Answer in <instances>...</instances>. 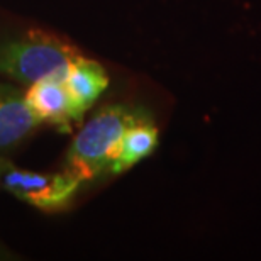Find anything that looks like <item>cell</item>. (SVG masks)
<instances>
[{"instance_id":"cell-1","label":"cell","mask_w":261,"mask_h":261,"mask_svg":"<svg viewBox=\"0 0 261 261\" xmlns=\"http://www.w3.org/2000/svg\"><path fill=\"white\" fill-rule=\"evenodd\" d=\"M146 119L141 111L126 106L100 109L73 139L65 160V173L83 184L103 170H111L124 134Z\"/></svg>"},{"instance_id":"cell-2","label":"cell","mask_w":261,"mask_h":261,"mask_svg":"<svg viewBox=\"0 0 261 261\" xmlns=\"http://www.w3.org/2000/svg\"><path fill=\"white\" fill-rule=\"evenodd\" d=\"M80 53L70 41L41 29L0 43V73L20 83L39 80L65 82Z\"/></svg>"},{"instance_id":"cell-3","label":"cell","mask_w":261,"mask_h":261,"mask_svg":"<svg viewBox=\"0 0 261 261\" xmlns=\"http://www.w3.org/2000/svg\"><path fill=\"white\" fill-rule=\"evenodd\" d=\"M82 184L68 173H41L0 158V190L48 214L63 211Z\"/></svg>"},{"instance_id":"cell-4","label":"cell","mask_w":261,"mask_h":261,"mask_svg":"<svg viewBox=\"0 0 261 261\" xmlns=\"http://www.w3.org/2000/svg\"><path fill=\"white\" fill-rule=\"evenodd\" d=\"M25 102L41 122H48L58 127L61 133H70L71 126L82 121L65 82L39 80L31 83L28 93H24Z\"/></svg>"},{"instance_id":"cell-5","label":"cell","mask_w":261,"mask_h":261,"mask_svg":"<svg viewBox=\"0 0 261 261\" xmlns=\"http://www.w3.org/2000/svg\"><path fill=\"white\" fill-rule=\"evenodd\" d=\"M39 124L22 93L0 83V153L20 144Z\"/></svg>"},{"instance_id":"cell-6","label":"cell","mask_w":261,"mask_h":261,"mask_svg":"<svg viewBox=\"0 0 261 261\" xmlns=\"http://www.w3.org/2000/svg\"><path fill=\"white\" fill-rule=\"evenodd\" d=\"M107 85L109 76L103 68L97 61L88 60L82 55L71 63L65 78V87L82 117L106 92Z\"/></svg>"},{"instance_id":"cell-7","label":"cell","mask_w":261,"mask_h":261,"mask_svg":"<svg viewBox=\"0 0 261 261\" xmlns=\"http://www.w3.org/2000/svg\"><path fill=\"white\" fill-rule=\"evenodd\" d=\"M156 144H158V129L151 124L149 119L134 124L127 129L119 144V151L111 165V171L114 175H119L133 168L136 163L153 153Z\"/></svg>"}]
</instances>
